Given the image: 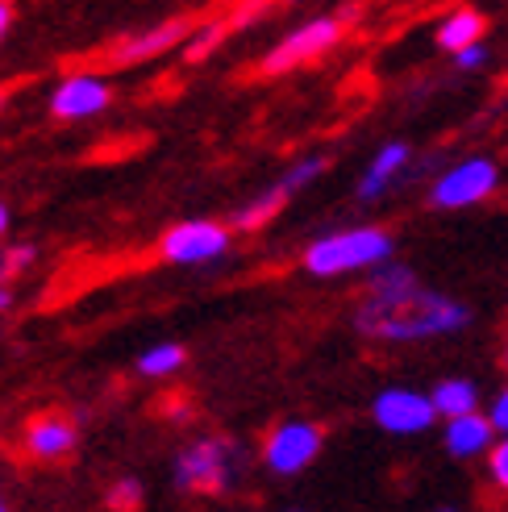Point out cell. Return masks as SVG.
Listing matches in <instances>:
<instances>
[{"instance_id":"32","label":"cell","mask_w":508,"mask_h":512,"mask_svg":"<svg viewBox=\"0 0 508 512\" xmlns=\"http://www.w3.org/2000/svg\"><path fill=\"white\" fill-rule=\"evenodd\" d=\"M442 512H454V508H442Z\"/></svg>"},{"instance_id":"7","label":"cell","mask_w":508,"mask_h":512,"mask_svg":"<svg viewBox=\"0 0 508 512\" xmlns=\"http://www.w3.org/2000/svg\"><path fill=\"white\" fill-rule=\"evenodd\" d=\"M496 184H500V171L492 159H463L438 175L429 200H434L438 209H471V204L488 200L496 192Z\"/></svg>"},{"instance_id":"10","label":"cell","mask_w":508,"mask_h":512,"mask_svg":"<svg viewBox=\"0 0 508 512\" xmlns=\"http://www.w3.org/2000/svg\"><path fill=\"white\" fill-rule=\"evenodd\" d=\"M188 38H192V21H188V17H171V21H159V25H150V30L117 42V46L109 50V63H117V67L146 63V59H155V55H163V50L180 46V42H188Z\"/></svg>"},{"instance_id":"5","label":"cell","mask_w":508,"mask_h":512,"mask_svg":"<svg viewBox=\"0 0 508 512\" xmlns=\"http://www.w3.org/2000/svg\"><path fill=\"white\" fill-rule=\"evenodd\" d=\"M230 471H234V458H230V446L221 438H200L192 446L180 450L175 458V488L180 492H225L230 483Z\"/></svg>"},{"instance_id":"4","label":"cell","mask_w":508,"mask_h":512,"mask_svg":"<svg viewBox=\"0 0 508 512\" xmlns=\"http://www.w3.org/2000/svg\"><path fill=\"white\" fill-rule=\"evenodd\" d=\"M230 250V229L221 221H175L167 234L159 238V254L175 267H205V263H217L221 254Z\"/></svg>"},{"instance_id":"9","label":"cell","mask_w":508,"mask_h":512,"mask_svg":"<svg viewBox=\"0 0 508 512\" xmlns=\"http://www.w3.org/2000/svg\"><path fill=\"white\" fill-rule=\"evenodd\" d=\"M113 100V88L105 75L96 71H75L67 80H59V88L50 92V113L59 121H88L96 113H105Z\"/></svg>"},{"instance_id":"8","label":"cell","mask_w":508,"mask_h":512,"mask_svg":"<svg viewBox=\"0 0 508 512\" xmlns=\"http://www.w3.org/2000/svg\"><path fill=\"white\" fill-rule=\"evenodd\" d=\"M371 417L379 429L409 438V433H425L438 421V408H434V400L413 392V388H384L371 404Z\"/></svg>"},{"instance_id":"27","label":"cell","mask_w":508,"mask_h":512,"mask_svg":"<svg viewBox=\"0 0 508 512\" xmlns=\"http://www.w3.org/2000/svg\"><path fill=\"white\" fill-rule=\"evenodd\" d=\"M5 229H9V209H5V200H0V238H5Z\"/></svg>"},{"instance_id":"15","label":"cell","mask_w":508,"mask_h":512,"mask_svg":"<svg viewBox=\"0 0 508 512\" xmlns=\"http://www.w3.org/2000/svg\"><path fill=\"white\" fill-rule=\"evenodd\" d=\"M429 400H434L438 417H446V421L471 417V413H475V404H479V396H475V388H471L467 379H442Z\"/></svg>"},{"instance_id":"6","label":"cell","mask_w":508,"mask_h":512,"mask_svg":"<svg viewBox=\"0 0 508 512\" xmlns=\"http://www.w3.org/2000/svg\"><path fill=\"white\" fill-rule=\"evenodd\" d=\"M325 433L313 421H279L263 442V463L275 475H296L321 454Z\"/></svg>"},{"instance_id":"20","label":"cell","mask_w":508,"mask_h":512,"mask_svg":"<svg viewBox=\"0 0 508 512\" xmlns=\"http://www.w3.org/2000/svg\"><path fill=\"white\" fill-rule=\"evenodd\" d=\"M0 263H5V279H17L21 271H30L38 263V246L34 242H17L9 250H0Z\"/></svg>"},{"instance_id":"1","label":"cell","mask_w":508,"mask_h":512,"mask_svg":"<svg viewBox=\"0 0 508 512\" xmlns=\"http://www.w3.org/2000/svg\"><path fill=\"white\" fill-rule=\"evenodd\" d=\"M471 325V309L434 288H425L413 267L388 263L371 275V284L354 309V329L371 342H425L446 338Z\"/></svg>"},{"instance_id":"14","label":"cell","mask_w":508,"mask_h":512,"mask_svg":"<svg viewBox=\"0 0 508 512\" xmlns=\"http://www.w3.org/2000/svg\"><path fill=\"white\" fill-rule=\"evenodd\" d=\"M484 30H488V21L479 17L475 9H454L450 17L438 21V34H434V38H438L442 50H450V55H463V50L479 46Z\"/></svg>"},{"instance_id":"25","label":"cell","mask_w":508,"mask_h":512,"mask_svg":"<svg viewBox=\"0 0 508 512\" xmlns=\"http://www.w3.org/2000/svg\"><path fill=\"white\" fill-rule=\"evenodd\" d=\"M9 25H13V5H5V0H0V38L9 34Z\"/></svg>"},{"instance_id":"19","label":"cell","mask_w":508,"mask_h":512,"mask_svg":"<svg viewBox=\"0 0 508 512\" xmlns=\"http://www.w3.org/2000/svg\"><path fill=\"white\" fill-rule=\"evenodd\" d=\"M321 171H325V159H321V155H313V159H300L296 167H288V171H284V179H279V184H284V192L292 196V192H300V188H309Z\"/></svg>"},{"instance_id":"30","label":"cell","mask_w":508,"mask_h":512,"mask_svg":"<svg viewBox=\"0 0 508 512\" xmlns=\"http://www.w3.org/2000/svg\"><path fill=\"white\" fill-rule=\"evenodd\" d=\"M0 512H9V504H5V496H0Z\"/></svg>"},{"instance_id":"29","label":"cell","mask_w":508,"mask_h":512,"mask_svg":"<svg viewBox=\"0 0 508 512\" xmlns=\"http://www.w3.org/2000/svg\"><path fill=\"white\" fill-rule=\"evenodd\" d=\"M504 367H508V338H504Z\"/></svg>"},{"instance_id":"2","label":"cell","mask_w":508,"mask_h":512,"mask_svg":"<svg viewBox=\"0 0 508 512\" xmlns=\"http://www.w3.org/2000/svg\"><path fill=\"white\" fill-rule=\"evenodd\" d=\"M392 234L379 225H350L338 234L317 238L304 250V271L317 279H334V275H350V271H379L392 259Z\"/></svg>"},{"instance_id":"28","label":"cell","mask_w":508,"mask_h":512,"mask_svg":"<svg viewBox=\"0 0 508 512\" xmlns=\"http://www.w3.org/2000/svg\"><path fill=\"white\" fill-rule=\"evenodd\" d=\"M0 284H9V279H5V263H0Z\"/></svg>"},{"instance_id":"31","label":"cell","mask_w":508,"mask_h":512,"mask_svg":"<svg viewBox=\"0 0 508 512\" xmlns=\"http://www.w3.org/2000/svg\"><path fill=\"white\" fill-rule=\"evenodd\" d=\"M0 109H5V92H0Z\"/></svg>"},{"instance_id":"18","label":"cell","mask_w":508,"mask_h":512,"mask_svg":"<svg viewBox=\"0 0 508 512\" xmlns=\"http://www.w3.org/2000/svg\"><path fill=\"white\" fill-rule=\"evenodd\" d=\"M230 25H234V21H225V17H213V21H205V25H196L192 38L184 42V59H188V63L209 59L213 50L225 42V34H230Z\"/></svg>"},{"instance_id":"16","label":"cell","mask_w":508,"mask_h":512,"mask_svg":"<svg viewBox=\"0 0 508 512\" xmlns=\"http://www.w3.org/2000/svg\"><path fill=\"white\" fill-rule=\"evenodd\" d=\"M284 204H288V192H284V184H275V188H267L263 196H254L246 209L234 217V225L246 229V234H254V229H263L279 209H284Z\"/></svg>"},{"instance_id":"11","label":"cell","mask_w":508,"mask_h":512,"mask_svg":"<svg viewBox=\"0 0 508 512\" xmlns=\"http://www.w3.org/2000/svg\"><path fill=\"white\" fill-rule=\"evenodd\" d=\"M75 450V425L59 413H46V417H34L25 425V454L30 458H42V463H59Z\"/></svg>"},{"instance_id":"22","label":"cell","mask_w":508,"mask_h":512,"mask_svg":"<svg viewBox=\"0 0 508 512\" xmlns=\"http://www.w3.org/2000/svg\"><path fill=\"white\" fill-rule=\"evenodd\" d=\"M492 479H496L500 488L508 492V438H504V442L492 450Z\"/></svg>"},{"instance_id":"23","label":"cell","mask_w":508,"mask_h":512,"mask_svg":"<svg viewBox=\"0 0 508 512\" xmlns=\"http://www.w3.org/2000/svg\"><path fill=\"white\" fill-rule=\"evenodd\" d=\"M454 63H459L463 71L484 67V63H488V46H471V50H463V55H454Z\"/></svg>"},{"instance_id":"24","label":"cell","mask_w":508,"mask_h":512,"mask_svg":"<svg viewBox=\"0 0 508 512\" xmlns=\"http://www.w3.org/2000/svg\"><path fill=\"white\" fill-rule=\"evenodd\" d=\"M488 421H492V429H496V433H504V438H508V392H500V396H496L492 417H488Z\"/></svg>"},{"instance_id":"17","label":"cell","mask_w":508,"mask_h":512,"mask_svg":"<svg viewBox=\"0 0 508 512\" xmlns=\"http://www.w3.org/2000/svg\"><path fill=\"white\" fill-rule=\"evenodd\" d=\"M180 367H184V346H175V342H159L138 354V375L146 379H167Z\"/></svg>"},{"instance_id":"3","label":"cell","mask_w":508,"mask_h":512,"mask_svg":"<svg viewBox=\"0 0 508 512\" xmlns=\"http://www.w3.org/2000/svg\"><path fill=\"white\" fill-rule=\"evenodd\" d=\"M338 38H342V21H338V17H313V21L296 25L292 34L279 38V42L267 50V55H263L259 71H263V75L296 71L300 63H313V59L325 55V50H334Z\"/></svg>"},{"instance_id":"13","label":"cell","mask_w":508,"mask_h":512,"mask_svg":"<svg viewBox=\"0 0 508 512\" xmlns=\"http://www.w3.org/2000/svg\"><path fill=\"white\" fill-rule=\"evenodd\" d=\"M404 163H409V146L404 142H388L379 155L371 159V167L363 171L359 179V200H379L388 188H392V179L404 171Z\"/></svg>"},{"instance_id":"26","label":"cell","mask_w":508,"mask_h":512,"mask_svg":"<svg viewBox=\"0 0 508 512\" xmlns=\"http://www.w3.org/2000/svg\"><path fill=\"white\" fill-rule=\"evenodd\" d=\"M5 309H13V288L0 284V313H5Z\"/></svg>"},{"instance_id":"21","label":"cell","mask_w":508,"mask_h":512,"mask_svg":"<svg viewBox=\"0 0 508 512\" xmlns=\"http://www.w3.org/2000/svg\"><path fill=\"white\" fill-rule=\"evenodd\" d=\"M142 504V483L138 479H117L109 488V508L113 512H134Z\"/></svg>"},{"instance_id":"12","label":"cell","mask_w":508,"mask_h":512,"mask_svg":"<svg viewBox=\"0 0 508 512\" xmlns=\"http://www.w3.org/2000/svg\"><path fill=\"white\" fill-rule=\"evenodd\" d=\"M492 438H496L492 421L479 417V413L459 417V421H446V433H442V442H446V450L454 458H475V454H484V450H496Z\"/></svg>"}]
</instances>
